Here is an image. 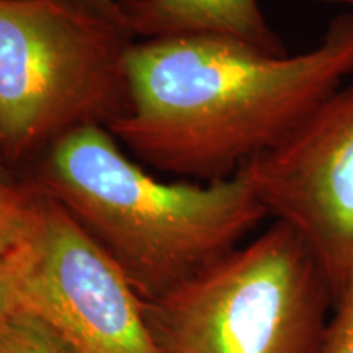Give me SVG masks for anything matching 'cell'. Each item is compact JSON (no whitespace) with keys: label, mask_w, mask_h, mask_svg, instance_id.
Wrapping results in <instances>:
<instances>
[{"label":"cell","mask_w":353,"mask_h":353,"mask_svg":"<svg viewBox=\"0 0 353 353\" xmlns=\"http://www.w3.org/2000/svg\"><path fill=\"white\" fill-rule=\"evenodd\" d=\"M352 74L353 12L293 56L214 37L144 39L126 56L130 107L107 130L154 170L219 182L283 143Z\"/></svg>","instance_id":"cell-1"},{"label":"cell","mask_w":353,"mask_h":353,"mask_svg":"<svg viewBox=\"0 0 353 353\" xmlns=\"http://www.w3.org/2000/svg\"><path fill=\"white\" fill-rule=\"evenodd\" d=\"M19 180L76 221L145 303L236 249L268 216L244 169L211 183L164 182L103 126L64 136Z\"/></svg>","instance_id":"cell-2"},{"label":"cell","mask_w":353,"mask_h":353,"mask_svg":"<svg viewBox=\"0 0 353 353\" xmlns=\"http://www.w3.org/2000/svg\"><path fill=\"white\" fill-rule=\"evenodd\" d=\"M132 43L65 0H0V154L17 176L64 136L128 112Z\"/></svg>","instance_id":"cell-3"},{"label":"cell","mask_w":353,"mask_h":353,"mask_svg":"<svg viewBox=\"0 0 353 353\" xmlns=\"http://www.w3.org/2000/svg\"><path fill=\"white\" fill-rule=\"evenodd\" d=\"M145 307L161 353H322L334 293L306 242L275 221Z\"/></svg>","instance_id":"cell-4"},{"label":"cell","mask_w":353,"mask_h":353,"mask_svg":"<svg viewBox=\"0 0 353 353\" xmlns=\"http://www.w3.org/2000/svg\"><path fill=\"white\" fill-rule=\"evenodd\" d=\"M6 260L23 311L70 353H161L141 294L50 198L33 192L28 226Z\"/></svg>","instance_id":"cell-5"},{"label":"cell","mask_w":353,"mask_h":353,"mask_svg":"<svg viewBox=\"0 0 353 353\" xmlns=\"http://www.w3.org/2000/svg\"><path fill=\"white\" fill-rule=\"evenodd\" d=\"M244 170L268 216L306 242L335 303L353 276V83Z\"/></svg>","instance_id":"cell-6"},{"label":"cell","mask_w":353,"mask_h":353,"mask_svg":"<svg viewBox=\"0 0 353 353\" xmlns=\"http://www.w3.org/2000/svg\"><path fill=\"white\" fill-rule=\"evenodd\" d=\"M120 23L131 38L214 37L270 56L286 50L259 0H117Z\"/></svg>","instance_id":"cell-7"},{"label":"cell","mask_w":353,"mask_h":353,"mask_svg":"<svg viewBox=\"0 0 353 353\" xmlns=\"http://www.w3.org/2000/svg\"><path fill=\"white\" fill-rule=\"evenodd\" d=\"M0 353H70L38 317L23 311L0 334Z\"/></svg>","instance_id":"cell-8"},{"label":"cell","mask_w":353,"mask_h":353,"mask_svg":"<svg viewBox=\"0 0 353 353\" xmlns=\"http://www.w3.org/2000/svg\"><path fill=\"white\" fill-rule=\"evenodd\" d=\"M32 201L33 192L23 183L0 187V260H6L23 237Z\"/></svg>","instance_id":"cell-9"},{"label":"cell","mask_w":353,"mask_h":353,"mask_svg":"<svg viewBox=\"0 0 353 353\" xmlns=\"http://www.w3.org/2000/svg\"><path fill=\"white\" fill-rule=\"evenodd\" d=\"M322 353H353V276L335 299Z\"/></svg>","instance_id":"cell-10"},{"label":"cell","mask_w":353,"mask_h":353,"mask_svg":"<svg viewBox=\"0 0 353 353\" xmlns=\"http://www.w3.org/2000/svg\"><path fill=\"white\" fill-rule=\"evenodd\" d=\"M23 312L21 299L17 288L10 265L7 260H0V334Z\"/></svg>","instance_id":"cell-11"},{"label":"cell","mask_w":353,"mask_h":353,"mask_svg":"<svg viewBox=\"0 0 353 353\" xmlns=\"http://www.w3.org/2000/svg\"><path fill=\"white\" fill-rule=\"evenodd\" d=\"M70 6L82 8L94 15H99L101 19L113 20L120 23V15H118L117 0H65ZM121 25V23H120Z\"/></svg>","instance_id":"cell-12"},{"label":"cell","mask_w":353,"mask_h":353,"mask_svg":"<svg viewBox=\"0 0 353 353\" xmlns=\"http://www.w3.org/2000/svg\"><path fill=\"white\" fill-rule=\"evenodd\" d=\"M19 183V176L6 164L2 154H0V187H17Z\"/></svg>","instance_id":"cell-13"},{"label":"cell","mask_w":353,"mask_h":353,"mask_svg":"<svg viewBox=\"0 0 353 353\" xmlns=\"http://www.w3.org/2000/svg\"><path fill=\"white\" fill-rule=\"evenodd\" d=\"M324 3H335V6H345L353 8V0H321Z\"/></svg>","instance_id":"cell-14"}]
</instances>
